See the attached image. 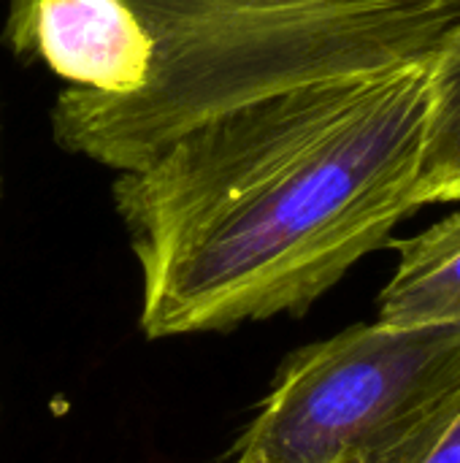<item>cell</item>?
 <instances>
[{"label":"cell","instance_id":"obj_2","mask_svg":"<svg viewBox=\"0 0 460 463\" xmlns=\"http://www.w3.org/2000/svg\"><path fill=\"white\" fill-rule=\"evenodd\" d=\"M460 33V0H339L174 27L130 95L65 87L54 141L119 174L141 171L195 125L325 79L437 60Z\"/></svg>","mask_w":460,"mask_h":463},{"label":"cell","instance_id":"obj_8","mask_svg":"<svg viewBox=\"0 0 460 463\" xmlns=\"http://www.w3.org/2000/svg\"><path fill=\"white\" fill-rule=\"evenodd\" d=\"M420 463H460V415L437 439V445L423 456Z\"/></svg>","mask_w":460,"mask_h":463},{"label":"cell","instance_id":"obj_7","mask_svg":"<svg viewBox=\"0 0 460 463\" xmlns=\"http://www.w3.org/2000/svg\"><path fill=\"white\" fill-rule=\"evenodd\" d=\"M30 0H11L8 14H19ZM144 27L157 35L174 27L201 24L211 19H228L241 14H260V11H279L296 5H317V3H339V0H125Z\"/></svg>","mask_w":460,"mask_h":463},{"label":"cell","instance_id":"obj_1","mask_svg":"<svg viewBox=\"0 0 460 463\" xmlns=\"http://www.w3.org/2000/svg\"><path fill=\"white\" fill-rule=\"evenodd\" d=\"M434 62L290 87L195 125L114 206L149 339L304 315L418 212Z\"/></svg>","mask_w":460,"mask_h":463},{"label":"cell","instance_id":"obj_6","mask_svg":"<svg viewBox=\"0 0 460 463\" xmlns=\"http://www.w3.org/2000/svg\"><path fill=\"white\" fill-rule=\"evenodd\" d=\"M460 201V33L431 71V106L423 136L415 203Z\"/></svg>","mask_w":460,"mask_h":463},{"label":"cell","instance_id":"obj_4","mask_svg":"<svg viewBox=\"0 0 460 463\" xmlns=\"http://www.w3.org/2000/svg\"><path fill=\"white\" fill-rule=\"evenodd\" d=\"M3 41L68 87L117 98L144 87L155 60V38L125 0H30L5 16Z\"/></svg>","mask_w":460,"mask_h":463},{"label":"cell","instance_id":"obj_5","mask_svg":"<svg viewBox=\"0 0 460 463\" xmlns=\"http://www.w3.org/2000/svg\"><path fill=\"white\" fill-rule=\"evenodd\" d=\"M390 244L399 250V266L380 296V323H460V212Z\"/></svg>","mask_w":460,"mask_h":463},{"label":"cell","instance_id":"obj_3","mask_svg":"<svg viewBox=\"0 0 460 463\" xmlns=\"http://www.w3.org/2000/svg\"><path fill=\"white\" fill-rule=\"evenodd\" d=\"M460 415V323L352 326L296 350L239 463H420Z\"/></svg>","mask_w":460,"mask_h":463}]
</instances>
